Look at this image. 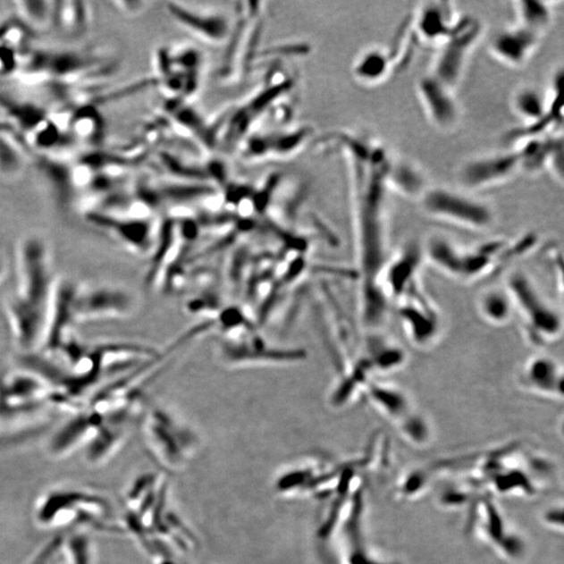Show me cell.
Returning <instances> with one entry per match:
<instances>
[{"label":"cell","mask_w":564,"mask_h":564,"mask_svg":"<svg viewBox=\"0 0 564 564\" xmlns=\"http://www.w3.org/2000/svg\"><path fill=\"white\" fill-rule=\"evenodd\" d=\"M355 181L353 227L359 321L367 334L382 331L389 317V303L382 279L389 263L387 228L388 175L392 160L385 148L370 141L349 142Z\"/></svg>","instance_id":"cell-1"},{"label":"cell","mask_w":564,"mask_h":564,"mask_svg":"<svg viewBox=\"0 0 564 564\" xmlns=\"http://www.w3.org/2000/svg\"><path fill=\"white\" fill-rule=\"evenodd\" d=\"M533 235L510 243L492 240L475 248L459 247L444 238H433L423 248L424 257L434 268L457 281L475 282L498 275L535 247Z\"/></svg>","instance_id":"cell-2"},{"label":"cell","mask_w":564,"mask_h":564,"mask_svg":"<svg viewBox=\"0 0 564 564\" xmlns=\"http://www.w3.org/2000/svg\"><path fill=\"white\" fill-rule=\"evenodd\" d=\"M35 519L47 530L87 529L123 535L109 501L84 489H54L42 495L35 507Z\"/></svg>","instance_id":"cell-3"},{"label":"cell","mask_w":564,"mask_h":564,"mask_svg":"<svg viewBox=\"0 0 564 564\" xmlns=\"http://www.w3.org/2000/svg\"><path fill=\"white\" fill-rule=\"evenodd\" d=\"M505 289L510 296L514 314L518 316L525 337L530 344L545 347L561 338L562 315L531 276L522 270L512 271Z\"/></svg>","instance_id":"cell-4"},{"label":"cell","mask_w":564,"mask_h":564,"mask_svg":"<svg viewBox=\"0 0 564 564\" xmlns=\"http://www.w3.org/2000/svg\"><path fill=\"white\" fill-rule=\"evenodd\" d=\"M142 434L155 461L172 472L188 465L199 449L198 434L163 407L148 408L142 420Z\"/></svg>","instance_id":"cell-5"},{"label":"cell","mask_w":564,"mask_h":564,"mask_svg":"<svg viewBox=\"0 0 564 564\" xmlns=\"http://www.w3.org/2000/svg\"><path fill=\"white\" fill-rule=\"evenodd\" d=\"M17 288L13 299L46 314L57 277L51 248L39 234H27L16 248Z\"/></svg>","instance_id":"cell-6"},{"label":"cell","mask_w":564,"mask_h":564,"mask_svg":"<svg viewBox=\"0 0 564 564\" xmlns=\"http://www.w3.org/2000/svg\"><path fill=\"white\" fill-rule=\"evenodd\" d=\"M408 340L418 347H429L442 332V317L426 294L420 276L415 277L389 300Z\"/></svg>","instance_id":"cell-7"},{"label":"cell","mask_w":564,"mask_h":564,"mask_svg":"<svg viewBox=\"0 0 564 564\" xmlns=\"http://www.w3.org/2000/svg\"><path fill=\"white\" fill-rule=\"evenodd\" d=\"M136 306L134 295L116 284H79L74 297V318L76 324L123 319L135 312Z\"/></svg>","instance_id":"cell-8"},{"label":"cell","mask_w":564,"mask_h":564,"mask_svg":"<svg viewBox=\"0 0 564 564\" xmlns=\"http://www.w3.org/2000/svg\"><path fill=\"white\" fill-rule=\"evenodd\" d=\"M427 215L470 231H483L493 223V213L485 203L450 189L426 191L423 199Z\"/></svg>","instance_id":"cell-9"},{"label":"cell","mask_w":564,"mask_h":564,"mask_svg":"<svg viewBox=\"0 0 564 564\" xmlns=\"http://www.w3.org/2000/svg\"><path fill=\"white\" fill-rule=\"evenodd\" d=\"M480 32L481 26L474 18L459 21L449 38L442 45V52L438 55L432 76L450 88H454Z\"/></svg>","instance_id":"cell-10"},{"label":"cell","mask_w":564,"mask_h":564,"mask_svg":"<svg viewBox=\"0 0 564 564\" xmlns=\"http://www.w3.org/2000/svg\"><path fill=\"white\" fill-rule=\"evenodd\" d=\"M79 284L72 279L59 278L55 281L51 301L47 309L46 328L40 353L54 356L76 324L74 318V297Z\"/></svg>","instance_id":"cell-11"},{"label":"cell","mask_w":564,"mask_h":564,"mask_svg":"<svg viewBox=\"0 0 564 564\" xmlns=\"http://www.w3.org/2000/svg\"><path fill=\"white\" fill-rule=\"evenodd\" d=\"M106 417L89 408L73 413L49 440L48 450L54 457H66L85 450L106 421Z\"/></svg>","instance_id":"cell-12"},{"label":"cell","mask_w":564,"mask_h":564,"mask_svg":"<svg viewBox=\"0 0 564 564\" xmlns=\"http://www.w3.org/2000/svg\"><path fill=\"white\" fill-rule=\"evenodd\" d=\"M85 219L93 227L107 232L135 253L145 254L151 249V227L146 219L110 215L95 212L85 213Z\"/></svg>","instance_id":"cell-13"},{"label":"cell","mask_w":564,"mask_h":564,"mask_svg":"<svg viewBox=\"0 0 564 564\" xmlns=\"http://www.w3.org/2000/svg\"><path fill=\"white\" fill-rule=\"evenodd\" d=\"M563 368L554 358L535 356L519 372V383L531 393L551 400L563 399Z\"/></svg>","instance_id":"cell-14"},{"label":"cell","mask_w":564,"mask_h":564,"mask_svg":"<svg viewBox=\"0 0 564 564\" xmlns=\"http://www.w3.org/2000/svg\"><path fill=\"white\" fill-rule=\"evenodd\" d=\"M522 169L518 152L472 161L463 167L461 180L469 189H485L509 180Z\"/></svg>","instance_id":"cell-15"},{"label":"cell","mask_w":564,"mask_h":564,"mask_svg":"<svg viewBox=\"0 0 564 564\" xmlns=\"http://www.w3.org/2000/svg\"><path fill=\"white\" fill-rule=\"evenodd\" d=\"M371 405L396 423H400L402 432L407 434L421 418L413 412L408 395L401 389L379 380L372 381L366 388L364 395Z\"/></svg>","instance_id":"cell-16"},{"label":"cell","mask_w":564,"mask_h":564,"mask_svg":"<svg viewBox=\"0 0 564 564\" xmlns=\"http://www.w3.org/2000/svg\"><path fill=\"white\" fill-rule=\"evenodd\" d=\"M93 349L96 351L102 375L131 371L159 356L151 347L128 342L104 343L93 347Z\"/></svg>","instance_id":"cell-17"},{"label":"cell","mask_w":564,"mask_h":564,"mask_svg":"<svg viewBox=\"0 0 564 564\" xmlns=\"http://www.w3.org/2000/svg\"><path fill=\"white\" fill-rule=\"evenodd\" d=\"M418 92L420 100L434 123L442 128L454 125L458 117V106L449 86L440 82L431 74L420 80Z\"/></svg>","instance_id":"cell-18"},{"label":"cell","mask_w":564,"mask_h":564,"mask_svg":"<svg viewBox=\"0 0 564 564\" xmlns=\"http://www.w3.org/2000/svg\"><path fill=\"white\" fill-rule=\"evenodd\" d=\"M454 10L450 3H429L417 12L415 28L417 35L425 43H442L457 26Z\"/></svg>","instance_id":"cell-19"},{"label":"cell","mask_w":564,"mask_h":564,"mask_svg":"<svg viewBox=\"0 0 564 564\" xmlns=\"http://www.w3.org/2000/svg\"><path fill=\"white\" fill-rule=\"evenodd\" d=\"M541 34L518 26L495 37L492 51L495 58L511 66H520L535 51Z\"/></svg>","instance_id":"cell-20"},{"label":"cell","mask_w":564,"mask_h":564,"mask_svg":"<svg viewBox=\"0 0 564 564\" xmlns=\"http://www.w3.org/2000/svg\"><path fill=\"white\" fill-rule=\"evenodd\" d=\"M91 10L89 4L76 0L55 2L53 27L68 38H79L90 27Z\"/></svg>","instance_id":"cell-21"},{"label":"cell","mask_w":564,"mask_h":564,"mask_svg":"<svg viewBox=\"0 0 564 564\" xmlns=\"http://www.w3.org/2000/svg\"><path fill=\"white\" fill-rule=\"evenodd\" d=\"M481 317L492 325H504L514 315L513 305L506 289H488L479 297Z\"/></svg>","instance_id":"cell-22"},{"label":"cell","mask_w":564,"mask_h":564,"mask_svg":"<svg viewBox=\"0 0 564 564\" xmlns=\"http://www.w3.org/2000/svg\"><path fill=\"white\" fill-rule=\"evenodd\" d=\"M30 564H92L91 557L78 545L54 538Z\"/></svg>","instance_id":"cell-23"},{"label":"cell","mask_w":564,"mask_h":564,"mask_svg":"<svg viewBox=\"0 0 564 564\" xmlns=\"http://www.w3.org/2000/svg\"><path fill=\"white\" fill-rule=\"evenodd\" d=\"M391 71V59L382 49H370L358 58L355 65L356 77L365 84L380 83Z\"/></svg>","instance_id":"cell-24"},{"label":"cell","mask_w":564,"mask_h":564,"mask_svg":"<svg viewBox=\"0 0 564 564\" xmlns=\"http://www.w3.org/2000/svg\"><path fill=\"white\" fill-rule=\"evenodd\" d=\"M67 130L80 140L96 142L103 136L104 121L96 108L85 106L72 111Z\"/></svg>","instance_id":"cell-25"},{"label":"cell","mask_w":564,"mask_h":564,"mask_svg":"<svg viewBox=\"0 0 564 564\" xmlns=\"http://www.w3.org/2000/svg\"><path fill=\"white\" fill-rule=\"evenodd\" d=\"M17 16L32 29L37 30L53 27L55 2L51 0H20L15 3Z\"/></svg>","instance_id":"cell-26"},{"label":"cell","mask_w":564,"mask_h":564,"mask_svg":"<svg viewBox=\"0 0 564 564\" xmlns=\"http://www.w3.org/2000/svg\"><path fill=\"white\" fill-rule=\"evenodd\" d=\"M35 34L17 15L0 22V46L13 49L20 55L30 51Z\"/></svg>","instance_id":"cell-27"},{"label":"cell","mask_w":564,"mask_h":564,"mask_svg":"<svg viewBox=\"0 0 564 564\" xmlns=\"http://www.w3.org/2000/svg\"><path fill=\"white\" fill-rule=\"evenodd\" d=\"M23 151L9 130L0 127V175L14 178L22 171Z\"/></svg>","instance_id":"cell-28"},{"label":"cell","mask_w":564,"mask_h":564,"mask_svg":"<svg viewBox=\"0 0 564 564\" xmlns=\"http://www.w3.org/2000/svg\"><path fill=\"white\" fill-rule=\"evenodd\" d=\"M519 26L542 34L551 20V10L548 4L543 2L517 3Z\"/></svg>","instance_id":"cell-29"},{"label":"cell","mask_w":564,"mask_h":564,"mask_svg":"<svg viewBox=\"0 0 564 564\" xmlns=\"http://www.w3.org/2000/svg\"><path fill=\"white\" fill-rule=\"evenodd\" d=\"M388 183L396 186L404 194L414 196L424 191V178L417 169L407 164H393L390 167Z\"/></svg>","instance_id":"cell-30"},{"label":"cell","mask_w":564,"mask_h":564,"mask_svg":"<svg viewBox=\"0 0 564 564\" xmlns=\"http://www.w3.org/2000/svg\"><path fill=\"white\" fill-rule=\"evenodd\" d=\"M21 55L0 46V78L12 77L20 71Z\"/></svg>","instance_id":"cell-31"},{"label":"cell","mask_w":564,"mask_h":564,"mask_svg":"<svg viewBox=\"0 0 564 564\" xmlns=\"http://www.w3.org/2000/svg\"><path fill=\"white\" fill-rule=\"evenodd\" d=\"M7 272H8L7 262H5V259L4 258L2 254H0V282L4 281L5 275H7Z\"/></svg>","instance_id":"cell-32"},{"label":"cell","mask_w":564,"mask_h":564,"mask_svg":"<svg viewBox=\"0 0 564 564\" xmlns=\"http://www.w3.org/2000/svg\"><path fill=\"white\" fill-rule=\"evenodd\" d=\"M4 375L0 374V410H2L3 408H5L4 399Z\"/></svg>","instance_id":"cell-33"}]
</instances>
